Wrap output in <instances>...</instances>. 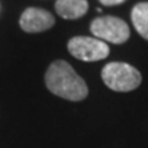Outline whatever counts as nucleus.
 Wrapping results in <instances>:
<instances>
[{
    "label": "nucleus",
    "instance_id": "7ed1b4c3",
    "mask_svg": "<svg viewBox=\"0 0 148 148\" xmlns=\"http://www.w3.org/2000/svg\"><path fill=\"white\" fill-rule=\"evenodd\" d=\"M90 32L96 38L112 44H123L130 37V29L126 22L111 15L95 18L90 23Z\"/></svg>",
    "mask_w": 148,
    "mask_h": 148
},
{
    "label": "nucleus",
    "instance_id": "f257e3e1",
    "mask_svg": "<svg viewBox=\"0 0 148 148\" xmlns=\"http://www.w3.org/2000/svg\"><path fill=\"white\" fill-rule=\"evenodd\" d=\"M45 85L51 93L70 101L84 100L88 96V85L66 60H55L49 64Z\"/></svg>",
    "mask_w": 148,
    "mask_h": 148
},
{
    "label": "nucleus",
    "instance_id": "6e6552de",
    "mask_svg": "<svg viewBox=\"0 0 148 148\" xmlns=\"http://www.w3.org/2000/svg\"><path fill=\"white\" fill-rule=\"evenodd\" d=\"M103 5H107V7H111V5H118L125 3L126 0H99Z\"/></svg>",
    "mask_w": 148,
    "mask_h": 148
},
{
    "label": "nucleus",
    "instance_id": "423d86ee",
    "mask_svg": "<svg viewBox=\"0 0 148 148\" xmlns=\"http://www.w3.org/2000/svg\"><path fill=\"white\" fill-rule=\"evenodd\" d=\"M88 0H56L55 11L63 19H78L88 12Z\"/></svg>",
    "mask_w": 148,
    "mask_h": 148
},
{
    "label": "nucleus",
    "instance_id": "f03ea898",
    "mask_svg": "<svg viewBox=\"0 0 148 148\" xmlns=\"http://www.w3.org/2000/svg\"><path fill=\"white\" fill-rule=\"evenodd\" d=\"M101 78L110 89L115 92H130L140 86L141 73L132 64L123 62L107 63L101 70Z\"/></svg>",
    "mask_w": 148,
    "mask_h": 148
},
{
    "label": "nucleus",
    "instance_id": "0eeeda50",
    "mask_svg": "<svg viewBox=\"0 0 148 148\" xmlns=\"http://www.w3.org/2000/svg\"><path fill=\"white\" fill-rule=\"evenodd\" d=\"M132 22L140 36L148 40V1H140L132 10Z\"/></svg>",
    "mask_w": 148,
    "mask_h": 148
},
{
    "label": "nucleus",
    "instance_id": "39448f33",
    "mask_svg": "<svg viewBox=\"0 0 148 148\" xmlns=\"http://www.w3.org/2000/svg\"><path fill=\"white\" fill-rule=\"evenodd\" d=\"M55 25V18L49 11L38 7H29L22 12L19 26L26 33H40Z\"/></svg>",
    "mask_w": 148,
    "mask_h": 148
},
{
    "label": "nucleus",
    "instance_id": "20e7f679",
    "mask_svg": "<svg viewBox=\"0 0 148 148\" xmlns=\"http://www.w3.org/2000/svg\"><path fill=\"white\" fill-rule=\"evenodd\" d=\"M67 49L75 59L84 62H96L108 56L110 48L96 37L75 36L67 42Z\"/></svg>",
    "mask_w": 148,
    "mask_h": 148
}]
</instances>
